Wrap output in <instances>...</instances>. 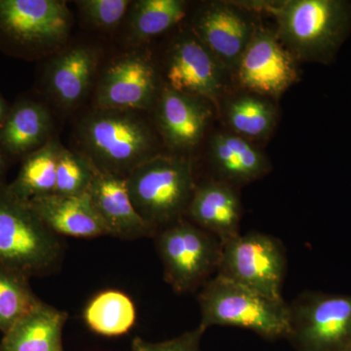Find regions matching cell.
I'll list each match as a JSON object with an SVG mask.
<instances>
[{
	"label": "cell",
	"instance_id": "cell-1",
	"mask_svg": "<svg viewBox=\"0 0 351 351\" xmlns=\"http://www.w3.org/2000/svg\"><path fill=\"white\" fill-rule=\"evenodd\" d=\"M267 7L276 17L277 38L297 61L331 64L351 32L346 0H288Z\"/></svg>",
	"mask_w": 351,
	"mask_h": 351
},
{
	"label": "cell",
	"instance_id": "cell-2",
	"mask_svg": "<svg viewBox=\"0 0 351 351\" xmlns=\"http://www.w3.org/2000/svg\"><path fill=\"white\" fill-rule=\"evenodd\" d=\"M64 245L32 209L0 182V267L32 278L62 263Z\"/></svg>",
	"mask_w": 351,
	"mask_h": 351
},
{
	"label": "cell",
	"instance_id": "cell-3",
	"mask_svg": "<svg viewBox=\"0 0 351 351\" xmlns=\"http://www.w3.org/2000/svg\"><path fill=\"white\" fill-rule=\"evenodd\" d=\"M85 156L98 169L125 178L156 154V136L136 112L96 108L78 125Z\"/></svg>",
	"mask_w": 351,
	"mask_h": 351
},
{
	"label": "cell",
	"instance_id": "cell-4",
	"mask_svg": "<svg viewBox=\"0 0 351 351\" xmlns=\"http://www.w3.org/2000/svg\"><path fill=\"white\" fill-rule=\"evenodd\" d=\"M125 181L132 204L156 232L186 217L196 186L189 159L162 154L140 164Z\"/></svg>",
	"mask_w": 351,
	"mask_h": 351
},
{
	"label": "cell",
	"instance_id": "cell-5",
	"mask_svg": "<svg viewBox=\"0 0 351 351\" xmlns=\"http://www.w3.org/2000/svg\"><path fill=\"white\" fill-rule=\"evenodd\" d=\"M201 321L207 330L213 326L250 330L269 341L287 339L290 331L289 304L265 297L257 291L216 274L197 298Z\"/></svg>",
	"mask_w": 351,
	"mask_h": 351
},
{
	"label": "cell",
	"instance_id": "cell-6",
	"mask_svg": "<svg viewBox=\"0 0 351 351\" xmlns=\"http://www.w3.org/2000/svg\"><path fill=\"white\" fill-rule=\"evenodd\" d=\"M73 16L61 0H0V48L31 59L63 44Z\"/></svg>",
	"mask_w": 351,
	"mask_h": 351
},
{
	"label": "cell",
	"instance_id": "cell-7",
	"mask_svg": "<svg viewBox=\"0 0 351 351\" xmlns=\"http://www.w3.org/2000/svg\"><path fill=\"white\" fill-rule=\"evenodd\" d=\"M154 239L164 280L178 294L195 292L218 272L223 243L188 219L159 230Z\"/></svg>",
	"mask_w": 351,
	"mask_h": 351
},
{
	"label": "cell",
	"instance_id": "cell-8",
	"mask_svg": "<svg viewBox=\"0 0 351 351\" xmlns=\"http://www.w3.org/2000/svg\"><path fill=\"white\" fill-rule=\"evenodd\" d=\"M295 351H343L351 343V295L306 291L289 304Z\"/></svg>",
	"mask_w": 351,
	"mask_h": 351
},
{
	"label": "cell",
	"instance_id": "cell-9",
	"mask_svg": "<svg viewBox=\"0 0 351 351\" xmlns=\"http://www.w3.org/2000/svg\"><path fill=\"white\" fill-rule=\"evenodd\" d=\"M287 269L280 240L251 232L223 244L217 274L257 291L269 299L284 301L282 288Z\"/></svg>",
	"mask_w": 351,
	"mask_h": 351
},
{
	"label": "cell",
	"instance_id": "cell-10",
	"mask_svg": "<svg viewBox=\"0 0 351 351\" xmlns=\"http://www.w3.org/2000/svg\"><path fill=\"white\" fill-rule=\"evenodd\" d=\"M233 75L245 92L277 99L299 80L297 60L276 32L257 25Z\"/></svg>",
	"mask_w": 351,
	"mask_h": 351
},
{
	"label": "cell",
	"instance_id": "cell-11",
	"mask_svg": "<svg viewBox=\"0 0 351 351\" xmlns=\"http://www.w3.org/2000/svg\"><path fill=\"white\" fill-rule=\"evenodd\" d=\"M158 73L149 54L130 51L115 58L101 73L97 108L140 112L156 106L160 94Z\"/></svg>",
	"mask_w": 351,
	"mask_h": 351
},
{
	"label": "cell",
	"instance_id": "cell-12",
	"mask_svg": "<svg viewBox=\"0 0 351 351\" xmlns=\"http://www.w3.org/2000/svg\"><path fill=\"white\" fill-rule=\"evenodd\" d=\"M257 25L242 4L213 1L196 11L191 32L233 73Z\"/></svg>",
	"mask_w": 351,
	"mask_h": 351
},
{
	"label": "cell",
	"instance_id": "cell-13",
	"mask_svg": "<svg viewBox=\"0 0 351 351\" xmlns=\"http://www.w3.org/2000/svg\"><path fill=\"white\" fill-rule=\"evenodd\" d=\"M226 69L193 32L175 39L166 64L167 86L218 105L225 91Z\"/></svg>",
	"mask_w": 351,
	"mask_h": 351
},
{
	"label": "cell",
	"instance_id": "cell-14",
	"mask_svg": "<svg viewBox=\"0 0 351 351\" xmlns=\"http://www.w3.org/2000/svg\"><path fill=\"white\" fill-rule=\"evenodd\" d=\"M156 106L158 130L175 151H189L199 144L213 117L211 103L167 85L161 88Z\"/></svg>",
	"mask_w": 351,
	"mask_h": 351
},
{
	"label": "cell",
	"instance_id": "cell-15",
	"mask_svg": "<svg viewBox=\"0 0 351 351\" xmlns=\"http://www.w3.org/2000/svg\"><path fill=\"white\" fill-rule=\"evenodd\" d=\"M108 235L123 240L154 239L156 230L145 223L132 204L125 178L96 167L87 191Z\"/></svg>",
	"mask_w": 351,
	"mask_h": 351
},
{
	"label": "cell",
	"instance_id": "cell-16",
	"mask_svg": "<svg viewBox=\"0 0 351 351\" xmlns=\"http://www.w3.org/2000/svg\"><path fill=\"white\" fill-rule=\"evenodd\" d=\"M241 217L239 189L211 178L196 182L184 218L225 244L240 234Z\"/></svg>",
	"mask_w": 351,
	"mask_h": 351
},
{
	"label": "cell",
	"instance_id": "cell-17",
	"mask_svg": "<svg viewBox=\"0 0 351 351\" xmlns=\"http://www.w3.org/2000/svg\"><path fill=\"white\" fill-rule=\"evenodd\" d=\"M99 53L90 46H75L53 58L44 71L46 91L61 107L71 108L84 100L98 71Z\"/></svg>",
	"mask_w": 351,
	"mask_h": 351
},
{
	"label": "cell",
	"instance_id": "cell-18",
	"mask_svg": "<svg viewBox=\"0 0 351 351\" xmlns=\"http://www.w3.org/2000/svg\"><path fill=\"white\" fill-rule=\"evenodd\" d=\"M209 161L215 177L235 188L250 184L269 172L270 163L250 141L232 132H219L210 141Z\"/></svg>",
	"mask_w": 351,
	"mask_h": 351
},
{
	"label": "cell",
	"instance_id": "cell-19",
	"mask_svg": "<svg viewBox=\"0 0 351 351\" xmlns=\"http://www.w3.org/2000/svg\"><path fill=\"white\" fill-rule=\"evenodd\" d=\"M29 202L44 225L59 237L94 239L108 235L87 193L75 196L53 193Z\"/></svg>",
	"mask_w": 351,
	"mask_h": 351
},
{
	"label": "cell",
	"instance_id": "cell-20",
	"mask_svg": "<svg viewBox=\"0 0 351 351\" xmlns=\"http://www.w3.org/2000/svg\"><path fill=\"white\" fill-rule=\"evenodd\" d=\"M52 117L41 101L22 97L10 106L0 127V149L8 158H24L50 140Z\"/></svg>",
	"mask_w": 351,
	"mask_h": 351
},
{
	"label": "cell",
	"instance_id": "cell-21",
	"mask_svg": "<svg viewBox=\"0 0 351 351\" xmlns=\"http://www.w3.org/2000/svg\"><path fill=\"white\" fill-rule=\"evenodd\" d=\"M68 314L41 302L3 334L0 351H64Z\"/></svg>",
	"mask_w": 351,
	"mask_h": 351
},
{
	"label": "cell",
	"instance_id": "cell-22",
	"mask_svg": "<svg viewBox=\"0 0 351 351\" xmlns=\"http://www.w3.org/2000/svg\"><path fill=\"white\" fill-rule=\"evenodd\" d=\"M225 108L230 132L252 143L265 140L276 127V106L265 97L244 91L226 101Z\"/></svg>",
	"mask_w": 351,
	"mask_h": 351
},
{
	"label": "cell",
	"instance_id": "cell-23",
	"mask_svg": "<svg viewBox=\"0 0 351 351\" xmlns=\"http://www.w3.org/2000/svg\"><path fill=\"white\" fill-rule=\"evenodd\" d=\"M62 145L50 138L45 145L22 159L19 173L8 188L25 201L53 195L56 186L58 156Z\"/></svg>",
	"mask_w": 351,
	"mask_h": 351
},
{
	"label": "cell",
	"instance_id": "cell-24",
	"mask_svg": "<svg viewBox=\"0 0 351 351\" xmlns=\"http://www.w3.org/2000/svg\"><path fill=\"white\" fill-rule=\"evenodd\" d=\"M84 320L92 331L101 336H121L135 324V304L120 291H105L88 304Z\"/></svg>",
	"mask_w": 351,
	"mask_h": 351
},
{
	"label": "cell",
	"instance_id": "cell-25",
	"mask_svg": "<svg viewBox=\"0 0 351 351\" xmlns=\"http://www.w3.org/2000/svg\"><path fill=\"white\" fill-rule=\"evenodd\" d=\"M186 13V2L182 0L134 2L129 21V39L134 43L151 40L181 22Z\"/></svg>",
	"mask_w": 351,
	"mask_h": 351
},
{
	"label": "cell",
	"instance_id": "cell-26",
	"mask_svg": "<svg viewBox=\"0 0 351 351\" xmlns=\"http://www.w3.org/2000/svg\"><path fill=\"white\" fill-rule=\"evenodd\" d=\"M29 280L19 274L0 267V331L3 334L41 302Z\"/></svg>",
	"mask_w": 351,
	"mask_h": 351
},
{
	"label": "cell",
	"instance_id": "cell-27",
	"mask_svg": "<svg viewBox=\"0 0 351 351\" xmlns=\"http://www.w3.org/2000/svg\"><path fill=\"white\" fill-rule=\"evenodd\" d=\"M96 166L84 154L69 151L62 145L58 156L54 195L75 196L86 193Z\"/></svg>",
	"mask_w": 351,
	"mask_h": 351
},
{
	"label": "cell",
	"instance_id": "cell-28",
	"mask_svg": "<svg viewBox=\"0 0 351 351\" xmlns=\"http://www.w3.org/2000/svg\"><path fill=\"white\" fill-rule=\"evenodd\" d=\"M129 0H80L76 2L88 24L103 31H113L126 15Z\"/></svg>",
	"mask_w": 351,
	"mask_h": 351
},
{
	"label": "cell",
	"instance_id": "cell-29",
	"mask_svg": "<svg viewBox=\"0 0 351 351\" xmlns=\"http://www.w3.org/2000/svg\"><path fill=\"white\" fill-rule=\"evenodd\" d=\"M205 332L206 330L198 326L191 331L184 332L181 336L159 343H151L136 337L130 351H200L201 339Z\"/></svg>",
	"mask_w": 351,
	"mask_h": 351
},
{
	"label": "cell",
	"instance_id": "cell-30",
	"mask_svg": "<svg viewBox=\"0 0 351 351\" xmlns=\"http://www.w3.org/2000/svg\"><path fill=\"white\" fill-rule=\"evenodd\" d=\"M9 110H10V106H9L8 101H6L1 91H0V127L3 125L7 115H8Z\"/></svg>",
	"mask_w": 351,
	"mask_h": 351
},
{
	"label": "cell",
	"instance_id": "cell-31",
	"mask_svg": "<svg viewBox=\"0 0 351 351\" xmlns=\"http://www.w3.org/2000/svg\"><path fill=\"white\" fill-rule=\"evenodd\" d=\"M7 161H8V156L0 149V182H2L1 178L3 177L7 169Z\"/></svg>",
	"mask_w": 351,
	"mask_h": 351
},
{
	"label": "cell",
	"instance_id": "cell-32",
	"mask_svg": "<svg viewBox=\"0 0 351 351\" xmlns=\"http://www.w3.org/2000/svg\"><path fill=\"white\" fill-rule=\"evenodd\" d=\"M343 351H351V343Z\"/></svg>",
	"mask_w": 351,
	"mask_h": 351
}]
</instances>
